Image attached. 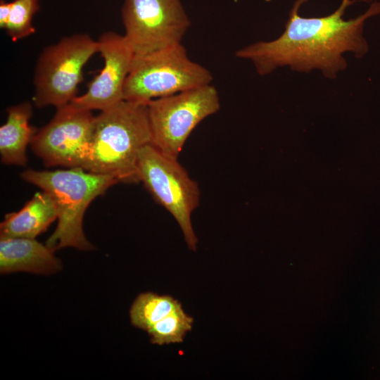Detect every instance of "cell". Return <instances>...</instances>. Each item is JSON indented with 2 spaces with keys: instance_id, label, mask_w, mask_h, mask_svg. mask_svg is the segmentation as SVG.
Returning a JSON list of instances; mask_svg holds the SVG:
<instances>
[{
  "instance_id": "6da1fadb",
  "label": "cell",
  "mask_w": 380,
  "mask_h": 380,
  "mask_svg": "<svg viewBox=\"0 0 380 380\" xmlns=\"http://www.w3.org/2000/svg\"><path fill=\"white\" fill-rule=\"evenodd\" d=\"M308 0H296L291 9L285 30L277 39L258 42L239 49L236 57L251 61L260 75L271 73L279 67L310 72L320 70L325 77L336 78L347 68L343 57L352 52L361 58L367 50L362 36L367 18L380 13V2L373 3L358 17L346 20L343 17L355 0H342L339 7L324 17L305 18L299 10Z\"/></svg>"
},
{
  "instance_id": "7a4b0ae2",
  "label": "cell",
  "mask_w": 380,
  "mask_h": 380,
  "mask_svg": "<svg viewBox=\"0 0 380 380\" xmlns=\"http://www.w3.org/2000/svg\"><path fill=\"white\" fill-rule=\"evenodd\" d=\"M151 144L147 103L123 100L94 116L85 170L118 182H139L140 150Z\"/></svg>"
},
{
  "instance_id": "3957f363",
  "label": "cell",
  "mask_w": 380,
  "mask_h": 380,
  "mask_svg": "<svg viewBox=\"0 0 380 380\" xmlns=\"http://www.w3.org/2000/svg\"><path fill=\"white\" fill-rule=\"evenodd\" d=\"M52 198L58 213V224L46 245L53 251L74 248H94L83 230V218L89 204L108 189L118 183L109 175L95 174L82 167L38 171L26 170L20 174Z\"/></svg>"
},
{
  "instance_id": "277c9868",
  "label": "cell",
  "mask_w": 380,
  "mask_h": 380,
  "mask_svg": "<svg viewBox=\"0 0 380 380\" xmlns=\"http://www.w3.org/2000/svg\"><path fill=\"white\" fill-rule=\"evenodd\" d=\"M211 72L191 61L182 44L134 57L124 87V100L148 101L208 84Z\"/></svg>"
},
{
  "instance_id": "5b68a950",
  "label": "cell",
  "mask_w": 380,
  "mask_h": 380,
  "mask_svg": "<svg viewBox=\"0 0 380 380\" xmlns=\"http://www.w3.org/2000/svg\"><path fill=\"white\" fill-rule=\"evenodd\" d=\"M139 182L153 199L167 210L180 227L189 248L196 251L198 239L191 224V214L199 205L198 183L179 163L151 144L140 150L137 160Z\"/></svg>"
},
{
  "instance_id": "8992f818",
  "label": "cell",
  "mask_w": 380,
  "mask_h": 380,
  "mask_svg": "<svg viewBox=\"0 0 380 380\" xmlns=\"http://www.w3.org/2000/svg\"><path fill=\"white\" fill-rule=\"evenodd\" d=\"M220 108L218 91L211 84L148 101L151 144L178 158L195 127Z\"/></svg>"
},
{
  "instance_id": "52a82bcc",
  "label": "cell",
  "mask_w": 380,
  "mask_h": 380,
  "mask_svg": "<svg viewBox=\"0 0 380 380\" xmlns=\"http://www.w3.org/2000/svg\"><path fill=\"white\" fill-rule=\"evenodd\" d=\"M96 52L98 42L87 34L65 37L45 48L34 71V105L58 108L70 103L77 96L84 66Z\"/></svg>"
},
{
  "instance_id": "ba28073f",
  "label": "cell",
  "mask_w": 380,
  "mask_h": 380,
  "mask_svg": "<svg viewBox=\"0 0 380 380\" xmlns=\"http://www.w3.org/2000/svg\"><path fill=\"white\" fill-rule=\"evenodd\" d=\"M121 15L134 57L182 44L190 26L180 0H125Z\"/></svg>"
},
{
  "instance_id": "9c48e42d",
  "label": "cell",
  "mask_w": 380,
  "mask_h": 380,
  "mask_svg": "<svg viewBox=\"0 0 380 380\" xmlns=\"http://www.w3.org/2000/svg\"><path fill=\"white\" fill-rule=\"evenodd\" d=\"M56 108L53 118L34 133L30 145L46 167H82L94 116L71 102Z\"/></svg>"
},
{
  "instance_id": "30bf717a",
  "label": "cell",
  "mask_w": 380,
  "mask_h": 380,
  "mask_svg": "<svg viewBox=\"0 0 380 380\" xmlns=\"http://www.w3.org/2000/svg\"><path fill=\"white\" fill-rule=\"evenodd\" d=\"M103 67L88 84L87 91L71 103L89 110L110 108L124 100V87L134 58L125 35L103 33L97 40Z\"/></svg>"
},
{
  "instance_id": "8fae6325",
  "label": "cell",
  "mask_w": 380,
  "mask_h": 380,
  "mask_svg": "<svg viewBox=\"0 0 380 380\" xmlns=\"http://www.w3.org/2000/svg\"><path fill=\"white\" fill-rule=\"evenodd\" d=\"M54 251L35 239L0 237V272L51 275L61 270Z\"/></svg>"
},
{
  "instance_id": "7c38bea8",
  "label": "cell",
  "mask_w": 380,
  "mask_h": 380,
  "mask_svg": "<svg viewBox=\"0 0 380 380\" xmlns=\"http://www.w3.org/2000/svg\"><path fill=\"white\" fill-rule=\"evenodd\" d=\"M57 217V209L50 195L37 192L19 211L5 215L0 224V237L35 239Z\"/></svg>"
},
{
  "instance_id": "4fadbf2b",
  "label": "cell",
  "mask_w": 380,
  "mask_h": 380,
  "mask_svg": "<svg viewBox=\"0 0 380 380\" xmlns=\"http://www.w3.org/2000/svg\"><path fill=\"white\" fill-rule=\"evenodd\" d=\"M32 108L29 102L10 106L6 122L0 127V154L6 165L25 166L27 147L34 134L30 125Z\"/></svg>"
},
{
  "instance_id": "5bb4252c",
  "label": "cell",
  "mask_w": 380,
  "mask_h": 380,
  "mask_svg": "<svg viewBox=\"0 0 380 380\" xmlns=\"http://www.w3.org/2000/svg\"><path fill=\"white\" fill-rule=\"evenodd\" d=\"M180 308L181 303L171 296L141 293L130 307V322L134 327L147 331L156 323Z\"/></svg>"
},
{
  "instance_id": "9a60e30c",
  "label": "cell",
  "mask_w": 380,
  "mask_h": 380,
  "mask_svg": "<svg viewBox=\"0 0 380 380\" xmlns=\"http://www.w3.org/2000/svg\"><path fill=\"white\" fill-rule=\"evenodd\" d=\"M193 322V318L186 314L182 307L147 331L150 341L159 346L182 343L186 333L191 330Z\"/></svg>"
},
{
  "instance_id": "2e32d148",
  "label": "cell",
  "mask_w": 380,
  "mask_h": 380,
  "mask_svg": "<svg viewBox=\"0 0 380 380\" xmlns=\"http://www.w3.org/2000/svg\"><path fill=\"white\" fill-rule=\"evenodd\" d=\"M39 8V0H13L5 30L13 42L34 33V15Z\"/></svg>"
},
{
  "instance_id": "e0dca14e",
  "label": "cell",
  "mask_w": 380,
  "mask_h": 380,
  "mask_svg": "<svg viewBox=\"0 0 380 380\" xmlns=\"http://www.w3.org/2000/svg\"><path fill=\"white\" fill-rule=\"evenodd\" d=\"M11 9V2L0 1V27L6 29Z\"/></svg>"
}]
</instances>
